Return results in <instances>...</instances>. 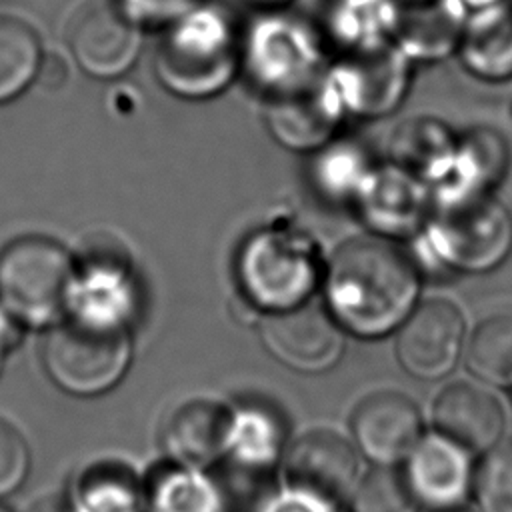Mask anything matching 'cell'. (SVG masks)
Instances as JSON below:
<instances>
[{"instance_id": "f1b7e54d", "label": "cell", "mask_w": 512, "mask_h": 512, "mask_svg": "<svg viewBox=\"0 0 512 512\" xmlns=\"http://www.w3.org/2000/svg\"><path fill=\"white\" fill-rule=\"evenodd\" d=\"M28 512H80L66 494H48L36 500Z\"/></svg>"}, {"instance_id": "ac0fdd59", "label": "cell", "mask_w": 512, "mask_h": 512, "mask_svg": "<svg viewBox=\"0 0 512 512\" xmlns=\"http://www.w3.org/2000/svg\"><path fill=\"white\" fill-rule=\"evenodd\" d=\"M358 58L346 72L352 108L368 114H384L396 108L408 82L402 56L386 46H376Z\"/></svg>"}, {"instance_id": "4dcf8cb0", "label": "cell", "mask_w": 512, "mask_h": 512, "mask_svg": "<svg viewBox=\"0 0 512 512\" xmlns=\"http://www.w3.org/2000/svg\"><path fill=\"white\" fill-rule=\"evenodd\" d=\"M4 346H6V338L2 332V324H0V366H2V354H4Z\"/></svg>"}, {"instance_id": "603a6c76", "label": "cell", "mask_w": 512, "mask_h": 512, "mask_svg": "<svg viewBox=\"0 0 512 512\" xmlns=\"http://www.w3.org/2000/svg\"><path fill=\"white\" fill-rule=\"evenodd\" d=\"M466 364L470 372L492 384H512V310L482 318L472 330Z\"/></svg>"}, {"instance_id": "d6986e66", "label": "cell", "mask_w": 512, "mask_h": 512, "mask_svg": "<svg viewBox=\"0 0 512 512\" xmlns=\"http://www.w3.org/2000/svg\"><path fill=\"white\" fill-rule=\"evenodd\" d=\"M508 168V148L492 130H470L456 140L454 162L448 176L444 196L464 192H490Z\"/></svg>"}, {"instance_id": "d6a6232c", "label": "cell", "mask_w": 512, "mask_h": 512, "mask_svg": "<svg viewBox=\"0 0 512 512\" xmlns=\"http://www.w3.org/2000/svg\"><path fill=\"white\" fill-rule=\"evenodd\" d=\"M438 512H468V510H464V508H450V510H438Z\"/></svg>"}, {"instance_id": "ffe728a7", "label": "cell", "mask_w": 512, "mask_h": 512, "mask_svg": "<svg viewBox=\"0 0 512 512\" xmlns=\"http://www.w3.org/2000/svg\"><path fill=\"white\" fill-rule=\"evenodd\" d=\"M456 140L436 120H412L396 140L398 166L426 184L442 182L452 168Z\"/></svg>"}, {"instance_id": "30bf717a", "label": "cell", "mask_w": 512, "mask_h": 512, "mask_svg": "<svg viewBox=\"0 0 512 512\" xmlns=\"http://www.w3.org/2000/svg\"><path fill=\"white\" fill-rule=\"evenodd\" d=\"M462 342L464 318L458 306L432 298L412 308L398 326L396 356L410 376L436 380L454 368Z\"/></svg>"}, {"instance_id": "f546056e", "label": "cell", "mask_w": 512, "mask_h": 512, "mask_svg": "<svg viewBox=\"0 0 512 512\" xmlns=\"http://www.w3.org/2000/svg\"><path fill=\"white\" fill-rule=\"evenodd\" d=\"M458 2H460V4H468V6H472L474 10H480V8L498 4V2H502V0H458Z\"/></svg>"}, {"instance_id": "9c48e42d", "label": "cell", "mask_w": 512, "mask_h": 512, "mask_svg": "<svg viewBox=\"0 0 512 512\" xmlns=\"http://www.w3.org/2000/svg\"><path fill=\"white\" fill-rule=\"evenodd\" d=\"M262 342L268 352L290 368L320 372L340 358L344 334L330 310L318 302L270 312L262 322Z\"/></svg>"}, {"instance_id": "5b68a950", "label": "cell", "mask_w": 512, "mask_h": 512, "mask_svg": "<svg viewBox=\"0 0 512 512\" xmlns=\"http://www.w3.org/2000/svg\"><path fill=\"white\" fill-rule=\"evenodd\" d=\"M72 288L68 252L46 236H24L0 254V300L4 308L32 326L62 314Z\"/></svg>"}, {"instance_id": "e0dca14e", "label": "cell", "mask_w": 512, "mask_h": 512, "mask_svg": "<svg viewBox=\"0 0 512 512\" xmlns=\"http://www.w3.org/2000/svg\"><path fill=\"white\" fill-rule=\"evenodd\" d=\"M366 206L380 232H414L428 222L426 182L400 166L386 168L368 180Z\"/></svg>"}, {"instance_id": "1f68e13d", "label": "cell", "mask_w": 512, "mask_h": 512, "mask_svg": "<svg viewBox=\"0 0 512 512\" xmlns=\"http://www.w3.org/2000/svg\"><path fill=\"white\" fill-rule=\"evenodd\" d=\"M256 2H262V4H282V2H288V0H256Z\"/></svg>"}, {"instance_id": "9a60e30c", "label": "cell", "mask_w": 512, "mask_h": 512, "mask_svg": "<svg viewBox=\"0 0 512 512\" xmlns=\"http://www.w3.org/2000/svg\"><path fill=\"white\" fill-rule=\"evenodd\" d=\"M232 436L230 410L212 400H192L172 416L166 428V450L184 464L206 466L224 454Z\"/></svg>"}, {"instance_id": "cb8c5ba5", "label": "cell", "mask_w": 512, "mask_h": 512, "mask_svg": "<svg viewBox=\"0 0 512 512\" xmlns=\"http://www.w3.org/2000/svg\"><path fill=\"white\" fill-rule=\"evenodd\" d=\"M414 500L404 476L386 468L370 472L356 488L352 512H416Z\"/></svg>"}, {"instance_id": "836d02e7", "label": "cell", "mask_w": 512, "mask_h": 512, "mask_svg": "<svg viewBox=\"0 0 512 512\" xmlns=\"http://www.w3.org/2000/svg\"><path fill=\"white\" fill-rule=\"evenodd\" d=\"M0 512H10V510H6V508H2V506H0Z\"/></svg>"}, {"instance_id": "3957f363", "label": "cell", "mask_w": 512, "mask_h": 512, "mask_svg": "<svg viewBox=\"0 0 512 512\" xmlns=\"http://www.w3.org/2000/svg\"><path fill=\"white\" fill-rule=\"evenodd\" d=\"M426 224L442 262L460 272H488L512 252V216L490 192L442 196Z\"/></svg>"}, {"instance_id": "7a4b0ae2", "label": "cell", "mask_w": 512, "mask_h": 512, "mask_svg": "<svg viewBox=\"0 0 512 512\" xmlns=\"http://www.w3.org/2000/svg\"><path fill=\"white\" fill-rule=\"evenodd\" d=\"M44 366L66 392L94 396L112 388L130 360V338L110 312L78 314L56 324L44 340Z\"/></svg>"}, {"instance_id": "52a82bcc", "label": "cell", "mask_w": 512, "mask_h": 512, "mask_svg": "<svg viewBox=\"0 0 512 512\" xmlns=\"http://www.w3.org/2000/svg\"><path fill=\"white\" fill-rule=\"evenodd\" d=\"M68 48L94 78L124 74L140 54V24L120 0H86L70 18Z\"/></svg>"}, {"instance_id": "44dd1931", "label": "cell", "mask_w": 512, "mask_h": 512, "mask_svg": "<svg viewBox=\"0 0 512 512\" xmlns=\"http://www.w3.org/2000/svg\"><path fill=\"white\" fill-rule=\"evenodd\" d=\"M462 26V4L458 0H422L406 14L400 32L408 52L436 58L456 50Z\"/></svg>"}, {"instance_id": "7c38bea8", "label": "cell", "mask_w": 512, "mask_h": 512, "mask_svg": "<svg viewBox=\"0 0 512 512\" xmlns=\"http://www.w3.org/2000/svg\"><path fill=\"white\" fill-rule=\"evenodd\" d=\"M406 458L404 480L418 506L438 512L458 508L466 500L472 470L464 448L440 434L426 436Z\"/></svg>"}, {"instance_id": "277c9868", "label": "cell", "mask_w": 512, "mask_h": 512, "mask_svg": "<svg viewBox=\"0 0 512 512\" xmlns=\"http://www.w3.org/2000/svg\"><path fill=\"white\" fill-rule=\"evenodd\" d=\"M236 44L230 26L210 10L188 12L162 40L156 72L180 96L204 98L220 92L236 70Z\"/></svg>"}, {"instance_id": "4fadbf2b", "label": "cell", "mask_w": 512, "mask_h": 512, "mask_svg": "<svg viewBox=\"0 0 512 512\" xmlns=\"http://www.w3.org/2000/svg\"><path fill=\"white\" fill-rule=\"evenodd\" d=\"M276 140L298 150L322 144L336 126L334 92L314 74L288 82L268 108Z\"/></svg>"}, {"instance_id": "83f0119b", "label": "cell", "mask_w": 512, "mask_h": 512, "mask_svg": "<svg viewBox=\"0 0 512 512\" xmlns=\"http://www.w3.org/2000/svg\"><path fill=\"white\" fill-rule=\"evenodd\" d=\"M34 80H38L40 86L46 90H58L68 80V66L62 60V56H56V54L44 56L40 60Z\"/></svg>"}, {"instance_id": "d4e9b609", "label": "cell", "mask_w": 512, "mask_h": 512, "mask_svg": "<svg viewBox=\"0 0 512 512\" xmlns=\"http://www.w3.org/2000/svg\"><path fill=\"white\" fill-rule=\"evenodd\" d=\"M476 494L484 512H512V442L494 448L484 460Z\"/></svg>"}, {"instance_id": "4316f807", "label": "cell", "mask_w": 512, "mask_h": 512, "mask_svg": "<svg viewBox=\"0 0 512 512\" xmlns=\"http://www.w3.org/2000/svg\"><path fill=\"white\" fill-rule=\"evenodd\" d=\"M138 24L176 22L190 12L194 0H120Z\"/></svg>"}, {"instance_id": "6da1fadb", "label": "cell", "mask_w": 512, "mask_h": 512, "mask_svg": "<svg viewBox=\"0 0 512 512\" xmlns=\"http://www.w3.org/2000/svg\"><path fill=\"white\" fill-rule=\"evenodd\" d=\"M420 292L410 256L386 238L342 244L330 260L326 294L338 324L358 336H382L404 322Z\"/></svg>"}, {"instance_id": "7402d4cb", "label": "cell", "mask_w": 512, "mask_h": 512, "mask_svg": "<svg viewBox=\"0 0 512 512\" xmlns=\"http://www.w3.org/2000/svg\"><path fill=\"white\" fill-rule=\"evenodd\" d=\"M40 38L22 18L0 14V104L16 98L36 78Z\"/></svg>"}, {"instance_id": "2e32d148", "label": "cell", "mask_w": 512, "mask_h": 512, "mask_svg": "<svg viewBox=\"0 0 512 512\" xmlns=\"http://www.w3.org/2000/svg\"><path fill=\"white\" fill-rule=\"evenodd\" d=\"M456 52L472 76L512 78V6L502 0L474 10L464 20Z\"/></svg>"}, {"instance_id": "484cf974", "label": "cell", "mask_w": 512, "mask_h": 512, "mask_svg": "<svg viewBox=\"0 0 512 512\" xmlns=\"http://www.w3.org/2000/svg\"><path fill=\"white\" fill-rule=\"evenodd\" d=\"M28 446L22 434L0 418V498L12 494L26 478Z\"/></svg>"}, {"instance_id": "8fae6325", "label": "cell", "mask_w": 512, "mask_h": 512, "mask_svg": "<svg viewBox=\"0 0 512 512\" xmlns=\"http://www.w3.org/2000/svg\"><path fill=\"white\" fill-rule=\"evenodd\" d=\"M352 432L358 448L378 464L406 458L422 434L418 406L400 392H374L354 410Z\"/></svg>"}, {"instance_id": "5bb4252c", "label": "cell", "mask_w": 512, "mask_h": 512, "mask_svg": "<svg viewBox=\"0 0 512 512\" xmlns=\"http://www.w3.org/2000/svg\"><path fill=\"white\" fill-rule=\"evenodd\" d=\"M434 426L466 452L490 450L504 428V412L498 400L478 384H448L432 406Z\"/></svg>"}, {"instance_id": "ba28073f", "label": "cell", "mask_w": 512, "mask_h": 512, "mask_svg": "<svg viewBox=\"0 0 512 512\" xmlns=\"http://www.w3.org/2000/svg\"><path fill=\"white\" fill-rule=\"evenodd\" d=\"M284 470L298 496L332 508L354 490L358 458L344 436L330 428H316L290 446Z\"/></svg>"}, {"instance_id": "8992f818", "label": "cell", "mask_w": 512, "mask_h": 512, "mask_svg": "<svg viewBox=\"0 0 512 512\" xmlns=\"http://www.w3.org/2000/svg\"><path fill=\"white\" fill-rule=\"evenodd\" d=\"M240 280L250 302L270 312L298 306L316 282L312 250L284 234L262 232L240 254Z\"/></svg>"}]
</instances>
